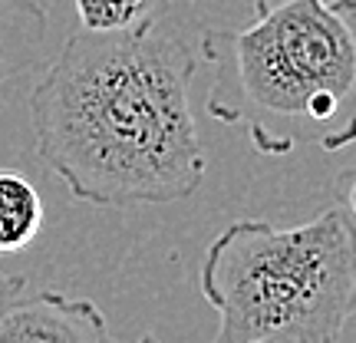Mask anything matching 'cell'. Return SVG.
Segmentation results:
<instances>
[{
    "mask_svg": "<svg viewBox=\"0 0 356 343\" xmlns=\"http://www.w3.org/2000/svg\"><path fill=\"white\" fill-rule=\"evenodd\" d=\"M83 30L92 33H122L159 24L168 0H73Z\"/></svg>",
    "mask_w": 356,
    "mask_h": 343,
    "instance_id": "52a82bcc",
    "label": "cell"
},
{
    "mask_svg": "<svg viewBox=\"0 0 356 343\" xmlns=\"http://www.w3.org/2000/svg\"><path fill=\"white\" fill-rule=\"evenodd\" d=\"M254 343H314L307 337H293V333H277V337H264V340H254Z\"/></svg>",
    "mask_w": 356,
    "mask_h": 343,
    "instance_id": "9c48e42d",
    "label": "cell"
},
{
    "mask_svg": "<svg viewBox=\"0 0 356 343\" xmlns=\"http://www.w3.org/2000/svg\"><path fill=\"white\" fill-rule=\"evenodd\" d=\"M139 343H159V337H155V333H145V337H142Z\"/></svg>",
    "mask_w": 356,
    "mask_h": 343,
    "instance_id": "30bf717a",
    "label": "cell"
},
{
    "mask_svg": "<svg viewBox=\"0 0 356 343\" xmlns=\"http://www.w3.org/2000/svg\"><path fill=\"white\" fill-rule=\"evenodd\" d=\"M0 343H115L102 310L56 291L17 294L0 310Z\"/></svg>",
    "mask_w": 356,
    "mask_h": 343,
    "instance_id": "277c9868",
    "label": "cell"
},
{
    "mask_svg": "<svg viewBox=\"0 0 356 343\" xmlns=\"http://www.w3.org/2000/svg\"><path fill=\"white\" fill-rule=\"evenodd\" d=\"M47 47V10L40 0H0V83L24 77Z\"/></svg>",
    "mask_w": 356,
    "mask_h": 343,
    "instance_id": "5b68a950",
    "label": "cell"
},
{
    "mask_svg": "<svg viewBox=\"0 0 356 343\" xmlns=\"http://www.w3.org/2000/svg\"><path fill=\"white\" fill-rule=\"evenodd\" d=\"M202 53L211 119L248 126L261 155H291L300 139L353 145V0H254V20L204 30Z\"/></svg>",
    "mask_w": 356,
    "mask_h": 343,
    "instance_id": "7a4b0ae2",
    "label": "cell"
},
{
    "mask_svg": "<svg viewBox=\"0 0 356 343\" xmlns=\"http://www.w3.org/2000/svg\"><path fill=\"white\" fill-rule=\"evenodd\" d=\"M43 231V198L37 185L13 168H0V255L24 251Z\"/></svg>",
    "mask_w": 356,
    "mask_h": 343,
    "instance_id": "8992f818",
    "label": "cell"
},
{
    "mask_svg": "<svg viewBox=\"0 0 356 343\" xmlns=\"http://www.w3.org/2000/svg\"><path fill=\"white\" fill-rule=\"evenodd\" d=\"M24 287H26L24 278H17V274H7V271L0 267V310L10 304V301H13V297H17L20 291H24Z\"/></svg>",
    "mask_w": 356,
    "mask_h": 343,
    "instance_id": "ba28073f",
    "label": "cell"
},
{
    "mask_svg": "<svg viewBox=\"0 0 356 343\" xmlns=\"http://www.w3.org/2000/svg\"><path fill=\"white\" fill-rule=\"evenodd\" d=\"M195 70V53L159 24L73 33L30 93L43 166L99 208L191 198L204 182Z\"/></svg>",
    "mask_w": 356,
    "mask_h": 343,
    "instance_id": "6da1fadb",
    "label": "cell"
},
{
    "mask_svg": "<svg viewBox=\"0 0 356 343\" xmlns=\"http://www.w3.org/2000/svg\"><path fill=\"white\" fill-rule=\"evenodd\" d=\"M353 172L340 202L293 228L261 218L231 221L204 251L198 291L218 314L215 343H254L277 333L340 343L356 304Z\"/></svg>",
    "mask_w": 356,
    "mask_h": 343,
    "instance_id": "3957f363",
    "label": "cell"
}]
</instances>
